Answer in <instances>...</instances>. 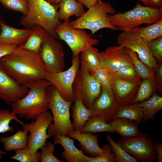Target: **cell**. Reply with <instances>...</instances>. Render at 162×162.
I'll list each match as a JSON object with an SVG mask.
<instances>
[{
    "label": "cell",
    "mask_w": 162,
    "mask_h": 162,
    "mask_svg": "<svg viewBox=\"0 0 162 162\" xmlns=\"http://www.w3.org/2000/svg\"><path fill=\"white\" fill-rule=\"evenodd\" d=\"M154 70L148 77L142 80L139 84L136 96L131 102L132 104L148 99L157 90Z\"/></svg>",
    "instance_id": "cell-24"
},
{
    "label": "cell",
    "mask_w": 162,
    "mask_h": 162,
    "mask_svg": "<svg viewBox=\"0 0 162 162\" xmlns=\"http://www.w3.org/2000/svg\"><path fill=\"white\" fill-rule=\"evenodd\" d=\"M70 19L66 20L58 26L56 33L59 39L65 41L72 52V57L90 46L98 44V40L92 38L83 28L74 29L69 24Z\"/></svg>",
    "instance_id": "cell-9"
},
{
    "label": "cell",
    "mask_w": 162,
    "mask_h": 162,
    "mask_svg": "<svg viewBox=\"0 0 162 162\" xmlns=\"http://www.w3.org/2000/svg\"><path fill=\"white\" fill-rule=\"evenodd\" d=\"M116 43L118 45L123 46L135 52L140 60L151 68L155 70L158 67L156 59L149 50L148 43L135 31L123 32L118 34Z\"/></svg>",
    "instance_id": "cell-13"
},
{
    "label": "cell",
    "mask_w": 162,
    "mask_h": 162,
    "mask_svg": "<svg viewBox=\"0 0 162 162\" xmlns=\"http://www.w3.org/2000/svg\"><path fill=\"white\" fill-rule=\"evenodd\" d=\"M69 137L75 139L80 143L81 150L85 154H89L91 157L98 156L103 152L98 143V135L90 132H80L75 130H70L67 133Z\"/></svg>",
    "instance_id": "cell-18"
},
{
    "label": "cell",
    "mask_w": 162,
    "mask_h": 162,
    "mask_svg": "<svg viewBox=\"0 0 162 162\" xmlns=\"http://www.w3.org/2000/svg\"><path fill=\"white\" fill-rule=\"evenodd\" d=\"M51 5H58L61 0H45Z\"/></svg>",
    "instance_id": "cell-47"
},
{
    "label": "cell",
    "mask_w": 162,
    "mask_h": 162,
    "mask_svg": "<svg viewBox=\"0 0 162 162\" xmlns=\"http://www.w3.org/2000/svg\"><path fill=\"white\" fill-rule=\"evenodd\" d=\"M117 142L137 161L153 162L157 159L154 142L146 133L122 137Z\"/></svg>",
    "instance_id": "cell-8"
},
{
    "label": "cell",
    "mask_w": 162,
    "mask_h": 162,
    "mask_svg": "<svg viewBox=\"0 0 162 162\" xmlns=\"http://www.w3.org/2000/svg\"><path fill=\"white\" fill-rule=\"evenodd\" d=\"M28 132L26 130H20L12 136H2L0 141L4 143V149L8 152L25 148L27 147Z\"/></svg>",
    "instance_id": "cell-26"
},
{
    "label": "cell",
    "mask_w": 162,
    "mask_h": 162,
    "mask_svg": "<svg viewBox=\"0 0 162 162\" xmlns=\"http://www.w3.org/2000/svg\"><path fill=\"white\" fill-rule=\"evenodd\" d=\"M139 104L143 112L142 122L153 120L155 114L162 108V97L155 93L148 100Z\"/></svg>",
    "instance_id": "cell-27"
},
{
    "label": "cell",
    "mask_w": 162,
    "mask_h": 162,
    "mask_svg": "<svg viewBox=\"0 0 162 162\" xmlns=\"http://www.w3.org/2000/svg\"><path fill=\"white\" fill-rule=\"evenodd\" d=\"M72 58V65L69 68L57 72L47 71L45 79L56 88L64 99L73 102L75 99L73 86L80 68V60L79 55Z\"/></svg>",
    "instance_id": "cell-10"
},
{
    "label": "cell",
    "mask_w": 162,
    "mask_h": 162,
    "mask_svg": "<svg viewBox=\"0 0 162 162\" xmlns=\"http://www.w3.org/2000/svg\"><path fill=\"white\" fill-rule=\"evenodd\" d=\"M110 124L116 132L122 137H132L140 132L136 124L127 118H114Z\"/></svg>",
    "instance_id": "cell-25"
},
{
    "label": "cell",
    "mask_w": 162,
    "mask_h": 162,
    "mask_svg": "<svg viewBox=\"0 0 162 162\" xmlns=\"http://www.w3.org/2000/svg\"><path fill=\"white\" fill-rule=\"evenodd\" d=\"M31 29L30 37L22 45L26 49L38 55L42 44L47 39L50 34L39 26H34Z\"/></svg>",
    "instance_id": "cell-21"
},
{
    "label": "cell",
    "mask_w": 162,
    "mask_h": 162,
    "mask_svg": "<svg viewBox=\"0 0 162 162\" xmlns=\"http://www.w3.org/2000/svg\"><path fill=\"white\" fill-rule=\"evenodd\" d=\"M115 118H125L135 122L139 125L143 118L142 108L139 103L126 106H120Z\"/></svg>",
    "instance_id": "cell-30"
},
{
    "label": "cell",
    "mask_w": 162,
    "mask_h": 162,
    "mask_svg": "<svg viewBox=\"0 0 162 162\" xmlns=\"http://www.w3.org/2000/svg\"><path fill=\"white\" fill-rule=\"evenodd\" d=\"M78 2L89 8L94 5L97 1V0H77Z\"/></svg>",
    "instance_id": "cell-46"
},
{
    "label": "cell",
    "mask_w": 162,
    "mask_h": 162,
    "mask_svg": "<svg viewBox=\"0 0 162 162\" xmlns=\"http://www.w3.org/2000/svg\"><path fill=\"white\" fill-rule=\"evenodd\" d=\"M110 73V85L115 98L120 106L130 105L135 98L139 84L119 78Z\"/></svg>",
    "instance_id": "cell-17"
},
{
    "label": "cell",
    "mask_w": 162,
    "mask_h": 162,
    "mask_svg": "<svg viewBox=\"0 0 162 162\" xmlns=\"http://www.w3.org/2000/svg\"><path fill=\"white\" fill-rule=\"evenodd\" d=\"M101 67L112 73L124 65L133 63L132 60L122 45L113 46L99 52Z\"/></svg>",
    "instance_id": "cell-15"
},
{
    "label": "cell",
    "mask_w": 162,
    "mask_h": 162,
    "mask_svg": "<svg viewBox=\"0 0 162 162\" xmlns=\"http://www.w3.org/2000/svg\"><path fill=\"white\" fill-rule=\"evenodd\" d=\"M26 0V1H28V0Z\"/></svg>",
    "instance_id": "cell-51"
},
{
    "label": "cell",
    "mask_w": 162,
    "mask_h": 162,
    "mask_svg": "<svg viewBox=\"0 0 162 162\" xmlns=\"http://www.w3.org/2000/svg\"><path fill=\"white\" fill-rule=\"evenodd\" d=\"M120 106L111 88L101 86V92L90 110L93 116H97L108 123L115 117Z\"/></svg>",
    "instance_id": "cell-14"
},
{
    "label": "cell",
    "mask_w": 162,
    "mask_h": 162,
    "mask_svg": "<svg viewBox=\"0 0 162 162\" xmlns=\"http://www.w3.org/2000/svg\"><path fill=\"white\" fill-rule=\"evenodd\" d=\"M35 121L31 123L22 125L24 130L30 133L28 136L27 147L33 153L40 149L51 137L47 133V130L50 123L53 121L50 111H44L37 115Z\"/></svg>",
    "instance_id": "cell-11"
},
{
    "label": "cell",
    "mask_w": 162,
    "mask_h": 162,
    "mask_svg": "<svg viewBox=\"0 0 162 162\" xmlns=\"http://www.w3.org/2000/svg\"><path fill=\"white\" fill-rule=\"evenodd\" d=\"M102 153L95 157H87V162H114L115 161L114 154L110 145H104L102 148Z\"/></svg>",
    "instance_id": "cell-39"
},
{
    "label": "cell",
    "mask_w": 162,
    "mask_h": 162,
    "mask_svg": "<svg viewBox=\"0 0 162 162\" xmlns=\"http://www.w3.org/2000/svg\"><path fill=\"white\" fill-rule=\"evenodd\" d=\"M15 120L22 126L24 124L17 118L16 114L14 112H10L8 110L0 108V133L13 132L14 128L13 126H10L9 124L12 120ZM0 154H8L9 153L0 150Z\"/></svg>",
    "instance_id": "cell-32"
},
{
    "label": "cell",
    "mask_w": 162,
    "mask_h": 162,
    "mask_svg": "<svg viewBox=\"0 0 162 162\" xmlns=\"http://www.w3.org/2000/svg\"><path fill=\"white\" fill-rule=\"evenodd\" d=\"M155 150L157 156L158 162H162V144L158 142H154Z\"/></svg>",
    "instance_id": "cell-45"
},
{
    "label": "cell",
    "mask_w": 162,
    "mask_h": 162,
    "mask_svg": "<svg viewBox=\"0 0 162 162\" xmlns=\"http://www.w3.org/2000/svg\"><path fill=\"white\" fill-rule=\"evenodd\" d=\"M92 75L101 86L111 88L110 73L107 70L101 67Z\"/></svg>",
    "instance_id": "cell-41"
},
{
    "label": "cell",
    "mask_w": 162,
    "mask_h": 162,
    "mask_svg": "<svg viewBox=\"0 0 162 162\" xmlns=\"http://www.w3.org/2000/svg\"><path fill=\"white\" fill-rule=\"evenodd\" d=\"M99 51L93 46H90L81 52L80 60L85 65L89 72L92 74L101 67Z\"/></svg>",
    "instance_id": "cell-29"
},
{
    "label": "cell",
    "mask_w": 162,
    "mask_h": 162,
    "mask_svg": "<svg viewBox=\"0 0 162 162\" xmlns=\"http://www.w3.org/2000/svg\"><path fill=\"white\" fill-rule=\"evenodd\" d=\"M149 50L158 62L162 63V36L152 40L148 43Z\"/></svg>",
    "instance_id": "cell-40"
},
{
    "label": "cell",
    "mask_w": 162,
    "mask_h": 162,
    "mask_svg": "<svg viewBox=\"0 0 162 162\" xmlns=\"http://www.w3.org/2000/svg\"><path fill=\"white\" fill-rule=\"evenodd\" d=\"M80 64L73 85V92L75 99L80 100L90 109L101 92V86L88 71L84 63L80 61Z\"/></svg>",
    "instance_id": "cell-7"
},
{
    "label": "cell",
    "mask_w": 162,
    "mask_h": 162,
    "mask_svg": "<svg viewBox=\"0 0 162 162\" xmlns=\"http://www.w3.org/2000/svg\"><path fill=\"white\" fill-rule=\"evenodd\" d=\"M74 102V104L71 107L72 117L74 119L72 124L74 130L79 131L93 115L91 110L86 108L81 101L75 99Z\"/></svg>",
    "instance_id": "cell-22"
},
{
    "label": "cell",
    "mask_w": 162,
    "mask_h": 162,
    "mask_svg": "<svg viewBox=\"0 0 162 162\" xmlns=\"http://www.w3.org/2000/svg\"><path fill=\"white\" fill-rule=\"evenodd\" d=\"M79 131L80 132H109L116 133L109 123L97 116H93L88 120L84 126Z\"/></svg>",
    "instance_id": "cell-28"
},
{
    "label": "cell",
    "mask_w": 162,
    "mask_h": 162,
    "mask_svg": "<svg viewBox=\"0 0 162 162\" xmlns=\"http://www.w3.org/2000/svg\"><path fill=\"white\" fill-rule=\"evenodd\" d=\"M106 137L111 146L114 155L116 162H136V160L129 154L117 142H116L108 134Z\"/></svg>",
    "instance_id": "cell-34"
},
{
    "label": "cell",
    "mask_w": 162,
    "mask_h": 162,
    "mask_svg": "<svg viewBox=\"0 0 162 162\" xmlns=\"http://www.w3.org/2000/svg\"><path fill=\"white\" fill-rule=\"evenodd\" d=\"M28 12L21 17V25L26 29L35 26L44 28L56 39H59L56 29L62 22L58 17V5L51 4L45 0H28Z\"/></svg>",
    "instance_id": "cell-3"
},
{
    "label": "cell",
    "mask_w": 162,
    "mask_h": 162,
    "mask_svg": "<svg viewBox=\"0 0 162 162\" xmlns=\"http://www.w3.org/2000/svg\"><path fill=\"white\" fill-rule=\"evenodd\" d=\"M155 70L156 72L155 79L157 90L159 93L161 94L162 91V63L158 64Z\"/></svg>",
    "instance_id": "cell-42"
},
{
    "label": "cell",
    "mask_w": 162,
    "mask_h": 162,
    "mask_svg": "<svg viewBox=\"0 0 162 162\" xmlns=\"http://www.w3.org/2000/svg\"><path fill=\"white\" fill-rule=\"evenodd\" d=\"M1 30H0V33H1Z\"/></svg>",
    "instance_id": "cell-50"
},
{
    "label": "cell",
    "mask_w": 162,
    "mask_h": 162,
    "mask_svg": "<svg viewBox=\"0 0 162 162\" xmlns=\"http://www.w3.org/2000/svg\"><path fill=\"white\" fill-rule=\"evenodd\" d=\"M134 31L145 41L148 43L162 36V19L150 26L145 27H139Z\"/></svg>",
    "instance_id": "cell-31"
},
{
    "label": "cell",
    "mask_w": 162,
    "mask_h": 162,
    "mask_svg": "<svg viewBox=\"0 0 162 162\" xmlns=\"http://www.w3.org/2000/svg\"><path fill=\"white\" fill-rule=\"evenodd\" d=\"M107 16L117 30L129 32L141 25L152 24L162 19V8H154L138 3L132 9L124 13L108 14Z\"/></svg>",
    "instance_id": "cell-4"
},
{
    "label": "cell",
    "mask_w": 162,
    "mask_h": 162,
    "mask_svg": "<svg viewBox=\"0 0 162 162\" xmlns=\"http://www.w3.org/2000/svg\"><path fill=\"white\" fill-rule=\"evenodd\" d=\"M55 144L50 141L46 142L40 148V162H62L53 154L55 151Z\"/></svg>",
    "instance_id": "cell-38"
},
{
    "label": "cell",
    "mask_w": 162,
    "mask_h": 162,
    "mask_svg": "<svg viewBox=\"0 0 162 162\" xmlns=\"http://www.w3.org/2000/svg\"><path fill=\"white\" fill-rule=\"evenodd\" d=\"M147 3V6L154 8H162V0H144Z\"/></svg>",
    "instance_id": "cell-44"
},
{
    "label": "cell",
    "mask_w": 162,
    "mask_h": 162,
    "mask_svg": "<svg viewBox=\"0 0 162 162\" xmlns=\"http://www.w3.org/2000/svg\"><path fill=\"white\" fill-rule=\"evenodd\" d=\"M0 64L6 73L20 84L45 79L47 70L39 56L24 48L22 44L1 58Z\"/></svg>",
    "instance_id": "cell-1"
},
{
    "label": "cell",
    "mask_w": 162,
    "mask_h": 162,
    "mask_svg": "<svg viewBox=\"0 0 162 162\" xmlns=\"http://www.w3.org/2000/svg\"><path fill=\"white\" fill-rule=\"evenodd\" d=\"M58 11L59 20H65L74 15L80 17L85 13L83 4L76 0H61Z\"/></svg>",
    "instance_id": "cell-23"
},
{
    "label": "cell",
    "mask_w": 162,
    "mask_h": 162,
    "mask_svg": "<svg viewBox=\"0 0 162 162\" xmlns=\"http://www.w3.org/2000/svg\"><path fill=\"white\" fill-rule=\"evenodd\" d=\"M18 46L15 45L0 44V59L2 57L12 52Z\"/></svg>",
    "instance_id": "cell-43"
},
{
    "label": "cell",
    "mask_w": 162,
    "mask_h": 162,
    "mask_svg": "<svg viewBox=\"0 0 162 162\" xmlns=\"http://www.w3.org/2000/svg\"><path fill=\"white\" fill-rule=\"evenodd\" d=\"M48 89L49 109L52 112L54 123L52 122L49 125L47 133L50 136H67L69 130H74L70 119V108L72 102L64 99L52 84L48 86Z\"/></svg>",
    "instance_id": "cell-5"
},
{
    "label": "cell",
    "mask_w": 162,
    "mask_h": 162,
    "mask_svg": "<svg viewBox=\"0 0 162 162\" xmlns=\"http://www.w3.org/2000/svg\"><path fill=\"white\" fill-rule=\"evenodd\" d=\"M112 74L119 78L135 83L140 84L142 81L141 78L133 63L122 66Z\"/></svg>",
    "instance_id": "cell-33"
},
{
    "label": "cell",
    "mask_w": 162,
    "mask_h": 162,
    "mask_svg": "<svg viewBox=\"0 0 162 162\" xmlns=\"http://www.w3.org/2000/svg\"><path fill=\"white\" fill-rule=\"evenodd\" d=\"M53 141L55 144H60L63 147L62 157L67 162H87V156L76 147L74 139L67 136L58 135L54 136Z\"/></svg>",
    "instance_id": "cell-20"
},
{
    "label": "cell",
    "mask_w": 162,
    "mask_h": 162,
    "mask_svg": "<svg viewBox=\"0 0 162 162\" xmlns=\"http://www.w3.org/2000/svg\"><path fill=\"white\" fill-rule=\"evenodd\" d=\"M125 48L126 52L131 57L133 63L141 79L143 80L148 77L154 69L151 68L142 62L139 58L135 52L130 48L125 47Z\"/></svg>",
    "instance_id": "cell-35"
},
{
    "label": "cell",
    "mask_w": 162,
    "mask_h": 162,
    "mask_svg": "<svg viewBox=\"0 0 162 162\" xmlns=\"http://www.w3.org/2000/svg\"><path fill=\"white\" fill-rule=\"evenodd\" d=\"M3 154H0V160H1Z\"/></svg>",
    "instance_id": "cell-49"
},
{
    "label": "cell",
    "mask_w": 162,
    "mask_h": 162,
    "mask_svg": "<svg viewBox=\"0 0 162 162\" xmlns=\"http://www.w3.org/2000/svg\"><path fill=\"white\" fill-rule=\"evenodd\" d=\"M47 71L55 72L64 70V54L62 44L50 34L41 45L38 54Z\"/></svg>",
    "instance_id": "cell-12"
},
{
    "label": "cell",
    "mask_w": 162,
    "mask_h": 162,
    "mask_svg": "<svg viewBox=\"0 0 162 162\" xmlns=\"http://www.w3.org/2000/svg\"><path fill=\"white\" fill-rule=\"evenodd\" d=\"M51 84L44 79L23 85L30 89L29 91L24 97L10 105L12 112L21 118L34 120L37 115L49 109L48 87Z\"/></svg>",
    "instance_id": "cell-2"
},
{
    "label": "cell",
    "mask_w": 162,
    "mask_h": 162,
    "mask_svg": "<svg viewBox=\"0 0 162 162\" xmlns=\"http://www.w3.org/2000/svg\"><path fill=\"white\" fill-rule=\"evenodd\" d=\"M0 3L5 8L22 14L25 16L28 8V1L23 0H0Z\"/></svg>",
    "instance_id": "cell-37"
},
{
    "label": "cell",
    "mask_w": 162,
    "mask_h": 162,
    "mask_svg": "<svg viewBox=\"0 0 162 162\" xmlns=\"http://www.w3.org/2000/svg\"><path fill=\"white\" fill-rule=\"evenodd\" d=\"M15 154L10 157V159L20 162H39L40 161V154L39 152L34 153L27 147L14 150Z\"/></svg>",
    "instance_id": "cell-36"
},
{
    "label": "cell",
    "mask_w": 162,
    "mask_h": 162,
    "mask_svg": "<svg viewBox=\"0 0 162 162\" xmlns=\"http://www.w3.org/2000/svg\"><path fill=\"white\" fill-rule=\"evenodd\" d=\"M101 0H97V1H100ZM138 1H140L142 2L146 6H147V3H146V2L144 0H137Z\"/></svg>",
    "instance_id": "cell-48"
},
{
    "label": "cell",
    "mask_w": 162,
    "mask_h": 162,
    "mask_svg": "<svg viewBox=\"0 0 162 162\" xmlns=\"http://www.w3.org/2000/svg\"><path fill=\"white\" fill-rule=\"evenodd\" d=\"M115 9L110 4L97 1L81 16L70 22V26L74 29L83 28L91 30L92 34L103 28L117 30L107 16L108 14L116 13Z\"/></svg>",
    "instance_id": "cell-6"
},
{
    "label": "cell",
    "mask_w": 162,
    "mask_h": 162,
    "mask_svg": "<svg viewBox=\"0 0 162 162\" xmlns=\"http://www.w3.org/2000/svg\"><path fill=\"white\" fill-rule=\"evenodd\" d=\"M0 44L19 46L24 44L30 37L31 29H22L7 25L0 19Z\"/></svg>",
    "instance_id": "cell-19"
},
{
    "label": "cell",
    "mask_w": 162,
    "mask_h": 162,
    "mask_svg": "<svg viewBox=\"0 0 162 162\" xmlns=\"http://www.w3.org/2000/svg\"><path fill=\"white\" fill-rule=\"evenodd\" d=\"M29 90L13 79L0 64V99L10 105L24 97Z\"/></svg>",
    "instance_id": "cell-16"
}]
</instances>
